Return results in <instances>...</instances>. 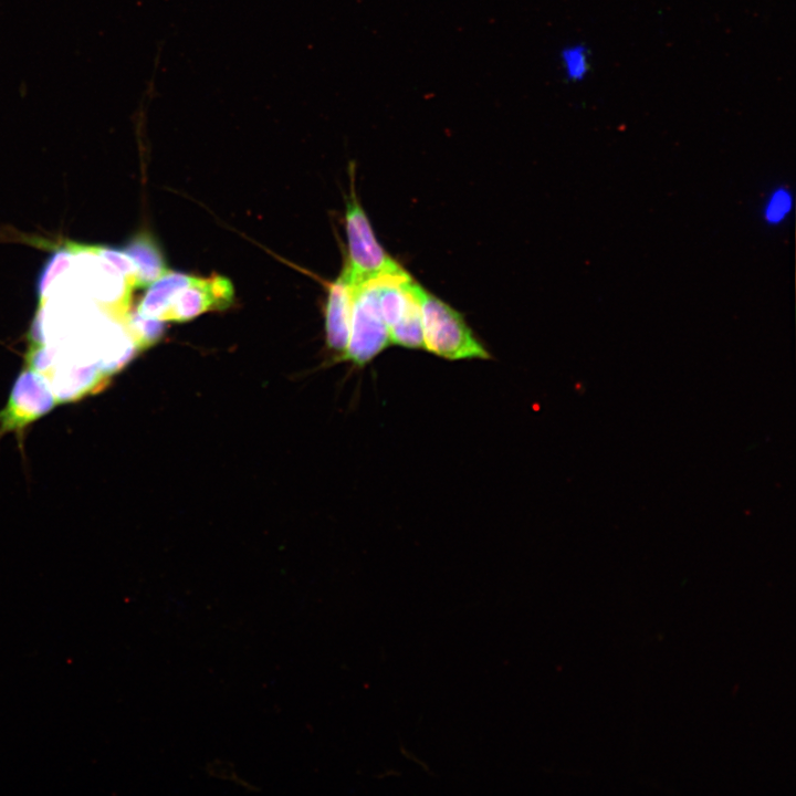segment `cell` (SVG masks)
I'll list each match as a JSON object with an SVG mask.
<instances>
[{
	"label": "cell",
	"instance_id": "cell-13",
	"mask_svg": "<svg viewBox=\"0 0 796 796\" xmlns=\"http://www.w3.org/2000/svg\"><path fill=\"white\" fill-rule=\"evenodd\" d=\"M98 253L114 264L126 277L129 284L137 287V270L133 260L124 252L109 247L96 245Z\"/></svg>",
	"mask_w": 796,
	"mask_h": 796
},
{
	"label": "cell",
	"instance_id": "cell-5",
	"mask_svg": "<svg viewBox=\"0 0 796 796\" xmlns=\"http://www.w3.org/2000/svg\"><path fill=\"white\" fill-rule=\"evenodd\" d=\"M412 281L404 269L383 274L379 306L391 344L423 348L421 313L411 290Z\"/></svg>",
	"mask_w": 796,
	"mask_h": 796
},
{
	"label": "cell",
	"instance_id": "cell-14",
	"mask_svg": "<svg viewBox=\"0 0 796 796\" xmlns=\"http://www.w3.org/2000/svg\"><path fill=\"white\" fill-rule=\"evenodd\" d=\"M789 207V198L786 193H777L768 208V219L772 221L779 220Z\"/></svg>",
	"mask_w": 796,
	"mask_h": 796
},
{
	"label": "cell",
	"instance_id": "cell-9",
	"mask_svg": "<svg viewBox=\"0 0 796 796\" xmlns=\"http://www.w3.org/2000/svg\"><path fill=\"white\" fill-rule=\"evenodd\" d=\"M192 275L166 271L149 284L139 301L136 312L148 318L166 321L167 313L177 294L189 284Z\"/></svg>",
	"mask_w": 796,
	"mask_h": 796
},
{
	"label": "cell",
	"instance_id": "cell-7",
	"mask_svg": "<svg viewBox=\"0 0 796 796\" xmlns=\"http://www.w3.org/2000/svg\"><path fill=\"white\" fill-rule=\"evenodd\" d=\"M353 304V285L345 272L328 285L326 303V334L331 347L346 350Z\"/></svg>",
	"mask_w": 796,
	"mask_h": 796
},
{
	"label": "cell",
	"instance_id": "cell-10",
	"mask_svg": "<svg viewBox=\"0 0 796 796\" xmlns=\"http://www.w3.org/2000/svg\"><path fill=\"white\" fill-rule=\"evenodd\" d=\"M123 251L136 266L137 287L149 285L167 271L160 249L148 233L135 235Z\"/></svg>",
	"mask_w": 796,
	"mask_h": 796
},
{
	"label": "cell",
	"instance_id": "cell-11",
	"mask_svg": "<svg viewBox=\"0 0 796 796\" xmlns=\"http://www.w3.org/2000/svg\"><path fill=\"white\" fill-rule=\"evenodd\" d=\"M73 261L74 253L70 242L53 252L38 279L39 303L46 300L54 284L71 270Z\"/></svg>",
	"mask_w": 796,
	"mask_h": 796
},
{
	"label": "cell",
	"instance_id": "cell-4",
	"mask_svg": "<svg viewBox=\"0 0 796 796\" xmlns=\"http://www.w3.org/2000/svg\"><path fill=\"white\" fill-rule=\"evenodd\" d=\"M345 227L348 259L343 271L353 286L370 277L402 269L377 241L353 185L346 199Z\"/></svg>",
	"mask_w": 796,
	"mask_h": 796
},
{
	"label": "cell",
	"instance_id": "cell-12",
	"mask_svg": "<svg viewBox=\"0 0 796 796\" xmlns=\"http://www.w3.org/2000/svg\"><path fill=\"white\" fill-rule=\"evenodd\" d=\"M561 62L567 80L583 81L590 69L589 51L584 44H572L562 51Z\"/></svg>",
	"mask_w": 796,
	"mask_h": 796
},
{
	"label": "cell",
	"instance_id": "cell-3",
	"mask_svg": "<svg viewBox=\"0 0 796 796\" xmlns=\"http://www.w3.org/2000/svg\"><path fill=\"white\" fill-rule=\"evenodd\" d=\"M381 276L377 275L353 286L350 332L346 357L364 365L390 343L389 332L379 306Z\"/></svg>",
	"mask_w": 796,
	"mask_h": 796
},
{
	"label": "cell",
	"instance_id": "cell-2",
	"mask_svg": "<svg viewBox=\"0 0 796 796\" xmlns=\"http://www.w3.org/2000/svg\"><path fill=\"white\" fill-rule=\"evenodd\" d=\"M70 244L74 253L70 277L75 291L103 311L126 317L134 287L123 273L98 253L96 245Z\"/></svg>",
	"mask_w": 796,
	"mask_h": 796
},
{
	"label": "cell",
	"instance_id": "cell-8",
	"mask_svg": "<svg viewBox=\"0 0 796 796\" xmlns=\"http://www.w3.org/2000/svg\"><path fill=\"white\" fill-rule=\"evenodd\" d=\"M33 380V371L23 373L18 379L8 408L6 409V428L24 426L29 421L45 413L53 405V397L48 386L40 388L32 398H29Z\"/></svg>",
	"mask_w": 796,
	"mask_h": 796
},
{
	"label": "cell",
	"instance_id": "cell-1",
	"mask_svg": "<svg viewBox=\"0 0 796 796\" xmlns=\"http://www.w3.org/2000/svg\"><path fill=\"white\" fill-rule=\"evenodd\" d=\"M411 290L420 307L423 348L451 360L491 358L458 311L415 281Z\"/></svg>",
	"mask_w": 796,
	"mask_h": 796
},
{
	"label": "cell",
	"instance_id": "cell-6",
	"mask_svg": "<svg viewBox=\"0 0 796 796\" xmlns=\"http://www.w3.org/2000/svg\"><path fill=\"white\" fill-rule=\"evenodd\" d=\"M233 296L232 283L222 275L192 276L175 297L166 321L184 322L208 311L224 310L230 306Z\"/></svg>",
	"mask_w": 796,
	"mask_h": 796
}]
</instances>
